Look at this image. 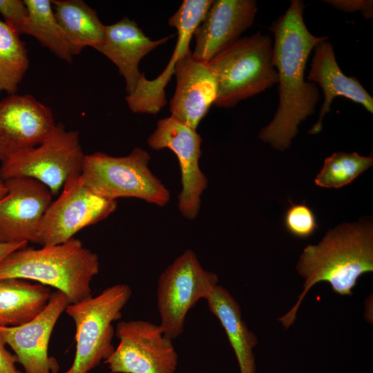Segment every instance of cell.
Segmentation results:
<instances>
[{"label": "cell", "mask_w": 373, "mask_h": 373, "mask_svg": "<svg viewBox=\"0 0 373 373\" xmlns=\"http://www.w3.org/2000/svg\"><path fill=\"white\" fill-rule=\"evenodd\" d=\"M302 1H291L285 14L271 25L274 35L273 65L278 76L279 104L273 119L262 128L259 138L274 149H287L296 136L298 126L312 115L320 98L313 82L305 80V70L311 51L327 36L316 37L303 19Z\"/></svg>", "instance_id": "1"}, {"label": "cell", "mask_w": 373, "mask_h": 373, "mask_svg": "<svg viewBox=\"0 0 373 373\" xmlns=\"http://www.w3.org/2000/svg\"><path fill=\"white\" fill-rule=\"evenodd\" d=\"M296 269L305 283L293 307L278 318L285 329L294 324L302 300L316 283L327 282L334 292L349 296L358 278L373 271L372 220L363 218L329 229L318 244L309 245L303 249Z\"/></svg>", "instance_id": "2"}, {"label": "cell", "mask_w": 373, "mask_h": 373, "mask_svg": "<svg viewBox=\"0 0 373 373\" xmlns=\"http://www.w3.org/2000/svg\"><path fill=\"white\" fill-rule=\"evenodd\" d=\"M99 271L97 254L75 238L40 249L26 247L0 262V279L22 278L56 288L69 304L91 296L90 283Z\"/></svg>", "instance_id": "3"}, {"label": "cell", "mask_w": 373, "mask_h": 373, "mask_svg": "<svg viewBox=\"0 0 373 373\" xmlns=\"http://www.w3.org/2000/svg\"><path fill=\"white\" fill-rule=\"evenodd\" d=\"M217 82L214 104L232 108L278 82L269 35L239 38L208 62Z\"/></svg>", "instance_id": "4"}, {"label": "cell", "mask_w": 373, "mask_h": 373, "mask_svg": "<svg viewBox=\"0 0 373 373\" xmlns=\"http://www.w3.org/2000/svg\"><path fill=\"white\" fill-rule=\"evenodd\" d=\"M131 294L129 285L117 284L67 305L66 312L75 325V355L66 371L55 373H89L112 354L113 323L121 318Z\"/></svg>", "instance_id": "5"}, {"label": "cell", "mask_w": 373, "mask_h": 373, "mask_svg": "<svg viewBox=\"0 0 373 373\" xmlns=\"http://www.w3.org/2000/svg\"><path fill=\"white\" fill-rule=\"evenodd\" d=\"M150 160L149 153L140 147L122 157L95 152L85 155L81 175L93 192L106 199L135 198L164 207L171 193L150 170Z\"/></svg>", "instance_id": "6"}, {"label": "cell", "mask_w": 373, "mask_h": 373, "mask_svg": "<svg viewBox=\"0 0 373 373\" xmlns=\"http://www.w3.org/2000/svg\"><path fill=\"white\" fill-rule=\"evenodd\" d=\"M84 157L79 132L68 131L64 124H56L41 144L2 162L0 180L32 178L45 185L52 195H56L70 177L81 174Z\"/></svg>", "instance_id": "7"}, {"label": "cell", "mask_w": 373, "mask_h": 373, "mask_svg": "<svg viewBox=\"0 0 373 373\" xmlns=\"http://www.w3.org/2000/svg\"><path fill=\"white\" fill-rule=\"evenodd\" d=\"M218 282L217 274L205 270L192 249L177 257L157 280V305L163 332L173 340L180 336L189 311L206 299Z\"/></svg>", "instance_id": "8"}, {"label": "cell", "mask_w": 373, "mask_h": 373, "mask_svg": "<svg viewBox=\"0 0 373 373\" xmlns=\"http://www.w3.org/2000/svg\"><path fill=\"white\" fill-rule=\"evenodd\" d=\"M117 206V200L93 192L81 174L73 175L46 209L39 225L37 244L50 246L64 242L84 228L108 218Z\"/></svg>", "instance_id": "9"}, {"label": "cell", "mask_w": 373, "mask_h": 373, "mask_svg": "<svg viewBox=\"0 0 373 373\" xmlns=\"http://www.w3.org/2000/svg\"><path fill=\"white\" fill-rule=\"evenodd\" d=\"M115 335L119 344L104 361L111 373H176L178 356L173 339L160 325L121 321Z\"/></svg>", "instance_id": "10"}, {"label": "cell", "mask_w": 373, "mask_h": 373, "mask_svg": "<svg viewBox=\"0 0 373 373\" xmlns=\"http://www.w3.org/2000/svg\"><path fill=\"white\" fill-rule=\"evenodd\" d=\"M202 139L196 129L172 116L160 119L147 139L153 150L169 149L177 156L181 171L182 189L178 195V209L185 218L193 220L198 215L201 196L208 186V180L200 169Z\"/></svg>", "instance_id": "11"}, {"label": "cell", "mask_w": 373, "mask_h": 373, "mask_svg": "<svg viewBox=\"0 0 373 373\" xmlns=\"http://www.w3.org/2000/svg\"><path fill=\"white\" fill-rule=\"evenodd\" d=\"M213 0H184L169 19L176 28L178 39L171 60L163 72L152 80L143 73L134 91L126 95L129 109L135 113L156 115L166 104L165 87L171 80L176 63L191 52L189 48L195 29L203 19Z\"/></svg>", "instance_id": "12"}, {"label": "cell", "mask_w": 373, "mask_h": 373, "mask_svg": "<svg viewBox=\"0 0 373 373\" xmlns=\"http://www.w3.org/2000/svg\"><path fill=\"white\" fill-rule=\"evenodd\" d=\"M4 182L7 193L0 199V242L37 243L39 225L52 195L32 178Z\"/></svg>", "instance_id": "13"}, {"label": "cell", "mask_w": 373, "mask_h": 373, "mask_svg": "<svg viewBox=\"0 0 373 373\" xmlns=\"http://www.w3.org/2000/svg\"><path fill=\"white\" fill-rule=\"evenodd\" d=\"M69 304L60 291L51 293L43 311L19 326H0V334L13 350L25 373L59 372L57 361L48 356V344L53 328Z\"/></svg>", "instance_id": "14"}, {"label": "cell", "mask_w": 373, "mask_h": 373, "mask_svg": "<svg viewBox=\"0 0 373 373\" xmlns=\"http://www.w3.org/2000/svg\"><path fill=\"white\" fill-rule=\"evenodd\" d=\"M56 124L51 109L30 95L0 102V161L41 144Z\"/></svg>", "instance_id": "15"}, {"label": "cell", "mask_w": 373, "mask_h": 373, "mask_svg": "<svg viewBox=\"0 0 373 373\" xmlns=\"http://www.w3.org/2000/svg\"><path fill=\"white\" fill-rule=\"evenodd\" d=\"M257 11L254 0L213 1L194 30L195 45L192 56L210 61L252 26Z\"/></svg>", "instance_id": "16"}, {"label": "cell", "mask_w": 373, "mask_h": 373, "mask_svg": "<svg viewBox=\"0 0 373 373\" xmlns=\"http://www.w3.org/2000/svg\"><path fill=\"white\" fill-rule=\"evenodd\" d=\"M175 93L170 102L171 116L196 129L217 96V82L208 63L195 59L192 52L175 64Z\"/></svg>", "instance_id": "17"}, {"label": "cell", "mask_w": 373, "mask_h": 373, "mask_svg": "<svg viewBox=\"0 0 373 373\" xmlns=\"http://www.w3.org/2000/svg\"><path fill=\"white\" fill-rule=\"evenodd\" d=\"M173 35L153 41L138 24L126 17L111 25H104V38L95 48L117 68L126 82L127 95L136 88L144 73H140V60L157 46L165 44Z\"/></svg>", "instance_id": "18"}, {"label": "cell", "mask_w": 373, "mask_h": 373, "mask_svg": "<svg viewBox=\"0 0 373 373\" xmlns=\"http://www.w3.org/2000/svg\"><path fill=\"white\" fill-rule=\"evenodd\" d=\"M307 79L320 86L325 98L318 119L308 133L316 134L321 131L323 117L330 111L331 104L336 97H345L361 104L370 113H373L372 97L355 77H347L343 73L336 61L333 46L327 40L314 47Z\"/></svg>", "instance_id": "19"}, {"label": "cell", "mask_w": 373, "mask_h": 373, "mask_svg": "<svg viewBox=\"0 0 373 373\" xmlns=\"http://www.w3.org/2000/svg\"><path fill=\"white\" fill-rule=\"evenodd\" d=\"M205 300L209 310L225 331L236 356L240 373H256L253 350L258 344V339L247 328L237 301L220 285H217Z\"/></svg>", "instance_id": "20"}, {"label": "cell", "mask_w": 373, "mask_h": 373, "mask_svg": "<svg viewBox=\"0 0 373 373\" xmlns=\"http://www.w3.org/2000/svg\"><path fill=\"white\" fill-rule=\"evenodd\" d=\"M51 293L48 286L30 280L0 279V326H19L39 314Z\"/></svg>", "instance_id": "21"}, {"label": "cell", "mask_w": 373, "mask_h": 373, "mask_svg": "<svg viewBox=\"0 0 373 373\" xmlns=\"http://www.w3.org/2000/svg\"><path fill=\"white\" fill-rule=\"evenodd\" d=\"M52 4L73 56L86 47L95 49L101 44L104 25L95 10L82 0H52Z\"/></svg>", "instance_id": "22"}, {"label": "cell", "mask_w": 373, "mask_h": 373, "mask_svg": "<svg viewBox=\"0 0 373 373\" xmlns=\"http://www.w3.org/2000/svg\"><path fill=\"white\" fill-rule=\"evenodd\" d=\"M23 1L28 10V19L23 34L35 37L57 57L71 62L73 55L63 30L55 17L52 1Z\"/></svg>", "instance_id": "23"}, {"label": "cell", "mask_w": 373, "mask_h": 373, "mask_svg": "<svg viewBox=\"0 0 373 373\" xmlns=\"http://www.w3.org/2000/svg\"><path fill=\"white\" fill-rule=\"evenodd\" d=\"M29 66L19 35L0 20V92L15 95Z\"/></svg>", "instance_id": "24"}, {"label": "cell", "mask_w": 373, "mask_h": 373, "mask_svg": "<svg viewBox=\"0 0 373 373\" xmlns=\"http://www.w3.org/2000/svg\"><path fill=\"white\" fill-rule=\"evenodd\" d=\"M373 164L372 156H362L357 153L337 152L325 158L323 169L314 183L325 188L344 186Z\"/></svg>", "instance_id": "25"}, {"label": "cell", "mask_w": 373, "mask_h": 373, "mask_svg": "<svg viewBox=\"0 0 373 373\" xmlns=\"http://www.w3.org/2000/svg\"><path fill=\"white\" fill-rule=\"evenodd\" d=\"M284 223L291 235L300 238L309 237L318 229L313 211L305 203L291 204L285 212Z\"/></svg>", "instance_id": "26"}, {"label": "cell", "mask_w": 373, "mask_h": 373, "mask_svg": "<svg viewBox=\"0 0 373 373\" xmlns=\"http://www.w3.org/2000/svg\"><path fill=\"white\" fill-rule=\"evenodd\" d=\"M0 14L9 27L19 35L23 34L28 19V10L24 1L0 0Z\"/></svg>", "instance_id": "27"}, {"label": "cell", "mask_w": 373, "mask_h": 373, "mask_svg": "<svg viewBox=\"0 0 373 373\" xmlns=\"http://www.w3.org/2000/svg\"><path fill=\"white\" fill-rule=\"evenodd\" d=\"M324 2L345 12L360 11L365 19L372 18L373 1L371 0H327Z\"/></svg>", "instance_id": "28"}, {"label": "cell", "mask_w": 373, "mask_h": 373, "mask_svg": "<svg viewBox=\"0 0 373 373\" xmlns=\"http://www.w3.org/2000/svg\"><path fill=\"white\" fill-rule=\"evenodd\" d=\"M6 343L0 334V373H18L16 363L17 358L6 347Z\"/></svg>", "instance_id": "29"}, {"label": "cell", "mask_w": 373, "mask_h": 373, "mask_svg": "<svg viewBox=\"0 0 373 373\" xmlns=\"http://www.w3.org/2000/svg\"><path fill=\"white\" fill-rule=\"evenodd\" d=\"M27 242H0V262L10 253L27 247Z\"/></svg>", "instance_id": "30"}, {"label": "cell", "mask_w": 373, "mask_h": 373, "mask_svg": "<svg viewBox=\"0 0 373 373\" xmlns=\"http://www.w3.org/2000/svg\"><path fill=\"white\" fill-rule=\"evenodd\" d=\"M7 193V188L4 181L0 180V199Z\"/></svg>", "instance_id": "31"}, {"label": "cell", "mask_w": 373, "mask_h": 373, "mask_svg": "<svg viewBox=\"0 0 373 373\" xmlns=\"http://www.w3.org/2000/svg\"><path fill=\"white\" fill-rule=\"evenodd\" d=\"M18 373H23V372H21L19 371V372H18Z\"/></svg>", "instance_id": "32"}]
</instances>
